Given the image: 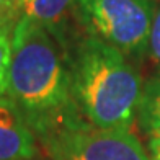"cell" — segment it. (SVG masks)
Segmentation results:
<instances>
[{"label":"cell","mask_w":160,"mask_h":160,"mask_svg":"<svg viewBox=\"0 0 160 160\" xmlns=\"http://www.w3.org/2000/svg\"><path fill=\"white\" fill-rule=\"evenodd\" d=\"M12 31L13 30H0V97H3L7 90V72H8V62H10Z\"/></svg>","instance_id":"ba28073f"},{"label":"cell","mask_w":160,"mask_h":160,"mask_svg":"<svg viewBox=\"0 0 160 160\" xmlns=\"http://www.w3.org/2000/svg\"><path fill=\"white\" fill-rule=\"evenodd\" d=\"M149 52L152 54L155 61L160 62V7L155 13L154 25H152V33H150V48Z\"/></svg>","instance_id":"30bf717a"},{"label":"cell","mask_w":160,"mask_h":160,"mask_svg":"<svg viewBox=\"0 0 160 160\" xmlns=\"http://www.w3.org/2000/svg\"><path fill=\"white\" fill-rule=\"evenodd\" d=\"M137 122L149 136L160 131V69L147 82H144Z\"/></svg>","instance_id":"52a82bcc"},{"label":"cell","mask_w":160,"mask_h":160,"mask_svg":"<svg viewBox=\"0 0 160 160\" xmlns=\"http://www.w3.org/2000/svg\"><path fill=\"white\" fill-rule=\"evenodd\" d=\"M5 95L33 131L39 150L64 132L87 126L72 97L67 44L23 18L12 31Z\"/></svg>","instance_id":"6da1fadb"},{"label":"cell","mask_w":160,"mask_h":160,"mask_svg":"<svg viewBox=\"0 0 160 160\" xmlns=\"http://www.w3.org/2000/svg\"><path fill=\"white\" fill-rule=\"evenodd\" d=\"M77 111L100 129H131L137 121L142 77L116 48L95 36L72 34L67 42Z\"/></svg>","instance_id":"7a4b0ae2"},{"label":"cell","mask_w":160,"mask_h":160,"mask_svg":"<svg viewBox=\"0 0 160 160\" xmlns=\"http://www.w3.org/2000/svg\"><path fill=\"white\" fill-rule=\"evenodd\" d=\"M155 8V0H77L72 20L82 33L139 59L149 52Z\"/></svg>","instance_id":"3957f363"},{"label":"cell","mask_w":160,"mask_h":160,"mask_svg":"<svg viewBox=\"0 0 160 160\" xmlns=\"http://www.w3.org/2000/svg\"><path fill=\"white\" fill-rule=\"evenodd\" d=\"M20 0H0V30H13L18 21Z\"/></svg>","instance_id":"9c48e42d"},{"label":"cell","mask_w":160,"mask_h":160,"mask_svg":"<svg viewBox=\"0 0 160 160\" xmlns=\"http://www.w3.org/2000/svg\"><path fill=\"white\" fill-rule=\"evenodd\" d=\"M149 150L152 160H160V131L149 136Z\"/></svg>","instance_id":"8fae6325"},{"label":"cell","mask_w":160,"mask_h":160,"mask_svg":"<svg viewBox=\"0 0 160 160\" xmlns=\"http://www.w3.org/2000/svg\"><path fill=\"white\" fill-rule=\"evenodd\" d=\"M75 2L77 0H20L18 18L46 28L59 41L67 44L72 36L69 18H72Z\"/></svg>","instance_id":"8992f818"},{"label":"cell","mask_w":160,"mask_h":160,"mask_svg":"<svg viewBox=\"0 0 160 160\" xmlns=\"http://www.w3.org/2000/svg\"><path fill=\"white\" fill-rule=\"evenodd\" d=\"M38 160H152L131 129L90 124L64 132L39 150Z\"/></svg>","instance_id":"277c9868"},{"label":"cell","mask_w":160,"mask_h":160,"mask_svg":"<svg viewBox=\"0 0 160 160\" xmlns=\"http://www.w3.org/2000/svg\"><path fill=\"white\" fill-rule=\"evenodd\" d=\"M39 145L25 118L3 95L0 97V160H38Z\"/></svg>","instance_id":"5b68a950"},{"label":"cell","mask_w":160,"mask_h":160,"mask_svg":"<svg viewBox=\"0 0 160 160\" xmlns=\"http://www.w3.org/2000/svg\"><path fill=\"white\" fill-rule=\"evenodd\" d=\"M155 2H157V0H155Z\"/></svg>","instance_id":"7c38bea8"}]
</instances>
